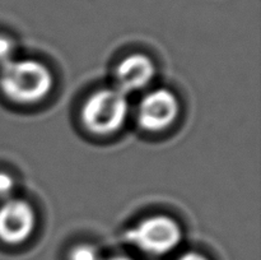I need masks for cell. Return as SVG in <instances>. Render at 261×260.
<instances>
[{"mask_svg": "<svg viewBox=\"0 0 261 260\" xmlns=\"http://www.w3.org/2000/svg\"><path fill=\"white\" fill-rule=\"evenodd\" d=\"M17 43L12 37L0 35V68L17 58Z\"/></svg>", "mask_w": 261, "mask_h": 260, "instance_id": "obj_8", "label": "cell"}, {"mask_svg": "<svg viewBox=\"0 0 261 260\" xmlns=\"http://www.w3.org/2000/svg\"><path fill=\"white\" fill-rule=\"evenodd\" d=\"M130 114L127 96L116 87H103L89 93L81 106L82 125L98 137L116 134L125 126Z\"/></svg>", "mask_w": 261, "mask_h": 260, "instance_id": "obj_2", "label": "cell"}, {"mask_svg": "<svg viewBox=\"0 0 261 260\" xmlns=\"http://www.w3.org/2000/svg\"><path fill=\"white\" fill-rule=\"evenodd\" d=\"M180 101L171 89L161 87L148 91L137 107V121L148 133L170 129L180 116Z\"/></svg>", "mask_w": 261, "mask_h": 260, "instance_id": "obj_4", "label": "cell"}, {"mask_svg": "<svg viewBox=\"0 0 261 260\" xmlns=\"http://www.w3.org/2000/svg\"><path fill=\"white\" fill-rule=\"evenodd\" d=\"M157 75V66L152 58L142 53H133L125 56L114 71L115 84L122 93L132 94L145 91Z\"/></svg>", "mask_w": 261, "mask_h": 260, "instance_id": "obj_6", "label": "cell"}, {"mask_svg": "<svg viewBox=\"0 0 261 260\" xmlns=\"http://www.w3.org/2000/svg\"><path fill=\"white\" fill-rule=\"evenodd\" d=\"M102 260H135L134 257L129 256V255L125 254H115V255H110L107 257H102Z\"/></svg>", "mask_w": 261, "mask_h": 260, "instance_id": "obj_11", "label": "cell"}, {"mask_svg": "<svg viewBox=\"0 0 261 260\" xmlns=\"http://www.w3.org/2000/svg\"><path fill=\"white\" fill-rule=\"evenodd\" d=\"M37 227V213L31 201L13 198L0 203V242L22 245L32 237Z\"/></svg>", "mask_w": 261, "mask_h": 260, "instance_id": "obj_5", "label": "cell"}, {"mask_svg": "<svg viewBox=\"0 0 261 260\" xmlns=\"http://www.w3.org/2000/svg\"><path fill=\"white\" fill-rule=\"evenodd\" d=\"M17 183L12 173L0 170V203L14 196Z\"/></svg>", "mask_w": 261, "mask_h": 260, "instance_id": "obj_9", "label": "cell"}, {"mask_svg": "<svg viewBox=\"0 0 261 260\" xmlns=\"http://www.w3.org/2000/svg\"><path fill=\"white\" fill-rule=\"evenodd\" d=\"M54 86V73L37 59L15 58L0 68V92L13 103H40L50 96Z\"/></svg>", "mask_w": 261, "mask_h": 260, "instance_id": "obj_1", "label": "cell"}, {"mask_svg": "<svg viewBox=\"0 0 261 260\" xmlns=\"http://www.w3.org/2000/svg\"><path fill=\"white\" fill-rule=\"evenodd\" d=\"M175 260H211L205 254L199 251H186L182 252L180 256L176 257Z\"/></svg>", "mask_w": 261, "mask_h": 260, "instance_id": "obj_10", "label": "cell"}, {"mask_svg": "<svg viewBox=\"0 0 261 260\" xmlns=\"http://www.w3.org/2000/svg\"><path fill=\"white\" fill-rule=\"evenodd\" d=\"M102 254L96 245L91 242H79L69 249L68 260H102Z\"/></svg>", "mask_w": 261, "mask_h": 260, "instance_id": "obj_7", "label": "cell"}, {"mask_svg": "<svg viewBox=\"0 0 261 260\" xmlns=\"http://www.w3.org/2000/svg\"><path fill=\"white\" fill-rule=\"evenodd\" d=\"M127 241L150 256H165L181 245L184 231L177 219L167 214L144 217L125 233Z\"/></svg>", "mask_w": 261, "mask_h": 260, "instance_id": "obj_3", "label": "cell"}]
</instances>
